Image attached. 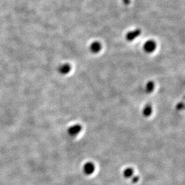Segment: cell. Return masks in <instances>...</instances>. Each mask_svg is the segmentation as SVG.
<instances>
[{"label":"cell","mask_w":185,"mask_h":185,"mask_svg":"<svg viewBox=\"0 0 185 185\" xmlns=\"http://www.w3.org/2000/svg\"><path fill=\"white\" fill-rule=\"evenodd\" d=\"M81 130H82V126L80 124H75L69 127L67 132L71 137H76L81 132Z\"/></svg>","instance_id":"obj_3"},{"label":"cell","mask_w":185,"mask_h":185,"mask_svg":"<svg viewBox=\"0 0 185 185\" xmlns=\"http://www.w3.org/2000/svg\"><path fill=\"white\" fill-rule=\"evenodd\" d=\"M152 107L150 104H147L146 106L144 107V108L143 109V116H145V117H150L152 113Z\"/></svg>","instance_id":"obj_7"},{"label":"cell","mask_w":185,"mask_h":185,"mask_svg":"<svg viewBox=\"0 0 185 185\" xmlns=\"http://www.w3.org/2000/svg\"><path fill=\"white\" fill-rule=\"evenodd\" d=\"M58 71L62 75H67L71 71V66L68 63L61 64L58 67Z\"/></svg>","instance_id":"obj_6"},{"label":"cell","mask_w":185,"mask_h":185,"mask_svg":"<svg viewBox=\"0 0 185 185\" xmlns=\"http://www.w3.org/2000/svg\"><path fill=\"white\" fill-rule=\"evenodd\" d=\"M183 107H184V103H183L182 102H180L178 103L177 106H176V108H177L178 110H180L182 109Z\"/></svg>","instance_id":"obj_11"},{"label":"cell","mask_w":185,"mask_h":185,"mask_svg":"<svg viewBox=\"0 0 185 185\" xmlns=\"http://www.w3.org/2000/svg\"><path fill=\"white\" fill-rule=\"evenodd\" d=\"M154 89V83L152 81H149L146 84L145 86V91L147 93H151L153 92Z\"/></svg>","instance_id":"obj_9"},{"label":"cell","mask_w":185,"mask_h":185,"mask_svg":"<svg viewBox=\"0 0 185 185\" xmlns=\"http://www.w3.org/2000/svg\"><path fill=\"white\" fill-rule=\"evenodd\" d=\"M139 177L138 176H134L131 178V182L133 184H136L139 181Z\"/></svg>","instance_id":"obj_10"},{"label":"cell","mask_w":185,"mask_h":185,"mask_svg":"<svg viewBox=\"0 0 185 185\" xmlns=\"http://www.w3.org/2000/svg\"><path fill=\"white\" fill-rule=\"evenodd\" d=\"M122 1L125 5H129L130 4V0H122Z\"/></svg>","instance_id":"obj_12"},{"label":"cell","mask_w":185,"mask_h":185,"mask_svg":"<svg viewBox=\"0 0 185 185\" xmlns=\"http://www.w3.org/2000/svg\"><path fill=\"white\" fill-rule=\"evenodd\" d=\"M156 49V43L154 40H148L144 43L143 50L146 53H153Z\"/></svg>","instance_id":"obj_1"},{"label":"cell","mask_w":185,"mask_h":185,"mask_svg":"<svg viewBox=\"0 0 185 185\" xmlns=\"http://www.w3.org/2000/svg\"><path fill=\"white\" fill-rule=\"evenodd\" d=\"M141 34V30H139V29H136V30H134L133 31H130L126 34V40L131 42L137 38H138Z\"/></svg>","instance_id":"obj_4"},{"label":"cell","mask_w":185,"mask_h":185,"mask_svg":"<svg viewBox=\"0 0 185 185\" xmlns=\"http://www.w3.org/2000/svg\"><path fill=\"white\" fill-rule=\"evenodd\" d=\"M95 170V166L91 162H86L83 166V172L86 176H90L93 174Z\"/></svg>","instance_id":"obj_2"},{"label":"cell","mask_w":185,"mask_h":185,"mask_svg":"<svg viewBox=\"0 0 185 185\" xmlns=\"http://www.w3.org/2000/svg\"><path fill=\"white\" fill-rule=\"evenodd\" d=\"M90 51L93 54H97L101 50V45L99 42L94 41L90 45Z\"/></svg>","instance_id":"obj_5"},{"label":"cell","mask_w":185,"mask_h":185,"mask_svg":"<svg viewBox=\"0 0 185 185\" xmlns=\"http://www.w3.org/2000/svg\"><path fill=\"white\" fill-rule=\"evenodd\" d=\"M133 175H134V170L131 167L126 168V169H125L123 171V177L126 178V179L131 178L132 176H133Z\"/></svg>","instance_id":"obj_8"}]
</instances>
